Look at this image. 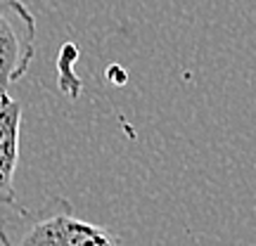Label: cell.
Returning <instances> with one entry per match:
<instances>
[{
  "mask_svg": "<svg viewBox=\"0 0 256 246\" xmlns=\"http://www.w3.org/2000/svg\"><path fill=\"white\" fill-rule=\"evenodd\" d=\"M22 104L0 92V206L22 211L14 190V175L22 147Z\"/></svg>",
  "mask_w": 256,
  "mask_h": 246,
  "instance_id": "3",
  "label": "cell"
},
{
  "mask_svg": "<svg viewBox=\"0 0 256 246\" xmlns=\"http://www.w3.org/2000/svg\"><path fill=\"white\" fill-rule=\"evenodd\" d=\"M0 246H121L104 225L78 218L64 197H48L36 211H19L17 220H0Z\"/></svg>",
  "mask_w": 256,
  "mask_h": 246,
  "instance_id": "1",
  "label": "cell"
},
{
  "mask_svg": "<svg viewBox=\"0 0 256 246\" xmlns=\"http://www.w3.org/2000/svg\"><path fill=\"white\" fill-rule=\"evenodd\" d=\"M38 24L22 0H0V92L26 76L36 57Z\"/></svg>",
  "mask_w": 256,
  "mask_h": 246,
  "instance_id": "2",
  "label": "cell"
}]
</instances>
